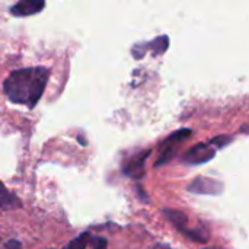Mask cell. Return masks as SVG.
<instances>
[{
	"label": "cell",
	"mask_w": 249,
	"mask_h": 249,
	"mask_svg": "<svg viewBox=\"0 0 249 249\" xmlns=\"http://www.w3.org/2000/svg\"><path fill=\"white\" fill-rule=\"evenodd\" d=\"M90 244H92V248L93 249H107V239L104 238H90Z\"/></svg>",
	"instance_id": "8fae6325"
},
{
	"label": "cell",
	"mask_w": 249,
	"mask_h": 249,
	"mask_svg": "<svg viewBox=\"0 0 249 249\" xmlns=\"http://www.w3.org/2000/svg\"><path fill=\"white\" fill-rule=\"evenodd\" d=\"M22 207V203L19 201V198L10 193L4 184L0 181V209L3 210H15V209H20Z\"/></svg>",
	"instance_id": "5b68a950"
},
{
	"label": "cell",
	"mask_w": 249,
	"mask_h": 249,
	"mask_svg": "<svg viewBox=\"0 0 249 249\" xmlns=\"http://www.w3.org/2000/svg\"><path fill=\"white\" fill-rule=\"evenodd\" d=\"M4 248L6 249H22V244H20L19 241H16V239H10V241H7V242H6Z\"/></svg>",
	"instance_id": "7c38bea8"
},
{
	"label": "cell",
	"mask_w": 249,
	"mask_h": 249,
	"mask_svg": "<svg viewBox=\"0 0 249 249\" xmlns=\"http://www.w3.org/2000/svg\"><path fill=\"white\" fill-rule=\"evenodd\" d=\"M153 249H169L168 247H165V245H156Z\"/></svg>",
	"instance_id": "4fadbf2b"
},
{
	"label": "cell",
	"mask_w": 249,
	"mask_h": 249,
	"mask_svg": "<svg viewBox=\"0 0 249 249\" xmlns=\"http://www.w3.org/2000/svg\"><path fill=\"white\" fill-rule=\"evenodd\" d=\"M204 249H222V248H204Z\"/></svg>",
	"instance_id": "5bb4252c"
},
{
	"label": "cell",
	"mask_w": 249,
	"mask_h": 249,
	"mask_svg": "<svg viewBox=\"0 0 249 249\" xmlns=\"http://www.w3.org/2000/svg\"><path fill=\"white\" fill-rule=\"evenodd\" d=\"M149 150L146 153H142L136 158H133L125 166H124V172L128 175V177H134V178H142L143 177V163L144 160L147 159L149 156Z\"/></svg>",
	"instance_id": "8992f818"
},
{
	"label": "cell",
	"mask_w": 249,
	"mask_h": 249,
	"mask_svg": "<svg viewBox=\"0 0 249 249\" xmlns=\"http://www.w3.org/2000/svg\"><path fill=\"white\" fill-rule=\"evenodd\" d=\"M44 7H45V1H42V0H20V1L15 3L9 9V12L12 16L26 18V16L39 13Z\"/></svg>",
	"instance_id": "277c9868"
},
{
	"label": "cell",
	"mask_w": 249,
	"mask_h": 249,
	"mask_svg": "<svg viewBox=\"0 0 249 249\" xmlns=\"http://www.w3.org/2000/svg\"><path fill=\"white\" fill-rule=\"evenodd\" d=\"M50 69L36 66L13 70L3 82V90L13 104L35 108L47 88Z\"/></svg>",
	"instance_id": "6da1fadb"
},
{
	"label": "cell",
	"mask_w": 249,
	"mask_h": 249,
	"mask_svg": "<svg viewBox=\"0 0 249 249\" xmlns=\"http://www.w3.org/2000/svg\"><path fill=\"white\" fill-rule=\"evenodd\" d=\"M188 191L194 194H204V196H217L223 191V184L217 179L209 177H198L190 185Z\"/></svg>",
	"instance_id": "3957f363"
},
{
	"label": "cell",
	"mask_w": 249,
	"mask_h": 249,
	"mask_svg": "<svg viewBox=\"0 0 249 249\" xmlns=\"http://www.w3.org/2000/svg\"><path fill=\"white\" fill-rule=\"evenodd\" d=\"M89 242H90V235L88 232H85L80 236H77L73 241H70L64 249H86Z\"/></svg>",
	"instance_id": "30bf717a"
},
{
	"label": "cell",
	"mask_w": 249,
	"mask_h": 249,
	"mask_svg": "<svg viewBox=\"0 0 249 249\" xmlns=\"http://www.w3.org/2000/svg\"><path fill=\"white\" fill-rule=\"evenodd\" d=\"M191 134H193V133H191V130H188V128L178 130V131L172 133V134L163 142V146H171V147H174L177 143H181V142L187 140Z\"/></svg>",
	"instance_id": "ba28073f"
},
{
	"label": "cell",
	"mask_w": 249,
	"mask_h": 249,
	"mask_svg": "<svg viewBox=\"0 0 249 249\" xmlns=\"http://www.w3.org/2000/svg\"><path fill=\"white\" fill-rule=\"evenodd\" d=\"M165 213V216L171 220V223L174 225V226H177L181 232H185L188 228H187V223H188V217H187V214L185 213H182L181 210H165L163 212Z\"/></svg>",
	"instance_id": "52a82bcc"
},
{
	"label": "cell",
	"mask_w": 249,
	"mask_h": 249,
	"mask_svg": "<svg viewBox=\"0 0 249 249\" xmlns=\"http://www.w3.org/2000/svg\"><path fill=\"white\" fill-rule=\"evenodd\" d=\"M214 155H216V146L210 140L207 143H198L194 147H191L185 153L184 160L190 165H201V163L212 160Z\"/></svg>",
	"instance_id": "7a4b0ae2"
},
{
	"label": "cell",
	"mask_w": 249,
	"mask_h": 249,
	"mask_svg": "<svg viewBox=\"0 0 249 249\" xmlns=\"http://www.w3.org/2000/svg\"><path fill=\"white\" fill-rule=\"evenodd\" d=\"M149 48L153 51V54H163L166 50H168V45H169V39L166 35H162L159 38H156L153 42L147 44Z\"/></svg>",
	"instance_id": "9c48e42d"
}]
</instances>
